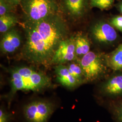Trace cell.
Returning <instances> with one entry per match:
<instances>
[{"label":"cell","instance_id":"7c38bea8","mask_svg":"<svg viewBox=\"0 0 122 122\" xmlns=\"http://www.w3.org/2000/svg\"><path fill=\"white\" fill-rule=\"evenodd\" d=\"M105 58L108 67L115 71L122 70V44Z\"/></svg>","mask_w":122,"mask_h":122},{"label":"cell","instance_id":"3957f363","mask_svg":"<svg viewBox=\"0 0 122 122\" xmlns=\"http://www.w3.org/2000/svg\"><path fill=\"white\" fill-rule=\"evenodd\" d=\"M20 4L25 21H39L59 13L57 0H22Z\"/></svg>","mask_w":122,"mask_h":122},{"label":"cell","instance_id":"5b68a950","mask_svg":"<svg viewBox=\"0 0 122 122\" xmlns=\"http://www.w3.org/2000/svg\"><path fill=\"white\" fill-rule=\"evenodd\" d=\"M55 108V104L50 100L37 99L24 106L23 115L27 122H48Z\"/></svg>","mask_w":122,"mask_h":122},{"label":"cell","instance_id":"2e32d148","mask_svg":"<svg viewBox=\"0 0 122 122\" xmlns=\"http://www.w3.org/2000/svg\"><path fill=\"white\" fill-rule=\"evenodd\" d=\"M111 111L116 122H122V99L115 101L111 105Z\"/></svg>","mask_w":122,"mask_h":122},{"label":"cell","instance_id":"277c9868","mask_svg":"<svg viewBox=\"0 0 122 122\" xmlns=\"http://www.w3.org/2000/svg\"><path fill=\"white\" fill-rule=\"evenodd\" d=\"M77 60L83 71L86 82L100 78L107 71L108 66L105 58L96 52L90 51Z\"/></svg>","mask_w":122,"mask_h":122},{"label":"cell","instance_id":"7402d4cb","mask_svg":"<svg viewBox=\"0 0 122 122\" xmlns=\"http://www.w3.org/2000/svg\"><path fill=\"white\" fill-rule=\"evenodd\" d=\"M119 10L120 11V12L122 14V3H121L119 6Z\"/></svg>","mask_w":122,"mask_h":122},{"label":"cell","instance_id":"52a82bcc","mask_svg":"<svg viewBox=\"0 0 122 122\" xmlns=\"http://www.w3.org/2000/svg\"><path fill=\"white\" fill-rule=\"evenodd\" d=\"M91 32L94 39L100 43H112L117 39L118 37L113 26L103 21L95 24L92 26Z\"/></svg>","mask_w":122,"mask_h":122},{"label":"cell","instance_id":"9a60e30c","mask_svg":"<svg viewBox=\"0 0 122 122\" xmlns=\"http://www.w3.org/2000/svg\"><path fill=\"white\" fill-rule=\"evenodd\" d=\"M70 73L81 84L86 82L83 71L78 62H71L67 66Z\"/></svg>","mask_w":122,"mask_h":122},{"label":"cell","instance_id":"8992f818","mask_svg":"<svg viewBox=\"0 0 122 122\" xmlns=\"http://www.w3.org/2000/svg\"><path fill=\"white\" fill-rule=\"evenodd\" d=\"M74 37L66 38L61 42L51 61V64H63L77 60Z\"/></svg>","mask_w":122,"mask_h":122},{"label":"cell","instance_id":"d6986e66","mask_svg":"<svg viewBox=\"0 0 122 122\" xmlns=\"http://www.w3.org/2000/svg\"><path fill=\"white\" fill-rule=\"evenodd\" d=\"M110 23L114 28L122 32V15H118L113 18Z\"/></svg>","mask_w":122,"mask_h":122},{"label":"cell","instance_id":"e0dca14e","mask_svg":"<svg viewBox=\"0 0 122 122\" xmlns=\"http://www.w3.org/2000/svg\"><path fill=\"white\" fill-rule=\"evenodd\" d=\"M114 0H90L92 7H97L100 9H106L111 6Z\"/></svg>","mask_w":122,"mask_h":122},{"label":"cell","instance_id":"30bf717a","mask_svg":"<svg viewBox=\"0 0 122 122\" xmlns=\"http://www.w3.org/2000/svg\"><path fill=\"white\" fill-rule=\"evenodd\" d=\"M21 37L19 32L15 29H11L5 33L0 41V50L4 53L15 52L21 44Z\"/></svg>","mask_w":122,"mask_h":122},{"label":"cell","instance_id":"6da1fadb","mask_svg":"<svg viewBox=\"0 0 122 122\" xmlns=\"http://www.w3.org/2000/svg\"><path fill=\"white\" fill-rule=\"evenodd\" d=\"M25 41L23 57L37 65H48L61 42L67 38L69 29L59 13L39 21L23 24Z\"/></svg>","mask_w":122,"mask_h":122},{"label":"cell","instance_id":"4fadbf2b","mask_svg":"<svg viewBox=\"0 0 122 122\" xmlns=\"http://www.w3.org/2000/svg\"><path fill=\"white\" fill-rule=\"evenodd\" d=\"M74 39L77 57H81L90 51V43L86 35L78 33L74 36Z\"/></svg>","mask_w":122,"mask_h":122},{"label":"cell","instance_id":"ffe728a7","mask_svg":"<svg viewBox=\"0 0 122 122\" xmlns=\"http://www.w3.org/2000/svg\"><path fill=\"white\" fill-rule=\"evenodd\" d=\"M10 115L3 108L0 109V122H9Z\"/></svg>","mask_w":122,"mask_h":122},{"label":"cell","instance_id":"5bb4252c","mask_svg":"<svg viewBox=\"0 0 122 122\" xmlns=\"http://www.w3.org/2000/svg\"><path fill=\"white\" fill-rule=\"evenodd\" d=\"M18 23L17 17L12 13L0 16V32L5 34L13 28Z\"/></svg>","mask_w":122,"mask_h":122},{"label":"cell","instance_id":"44dd1931","mask_svg":"<svg viewBox=\"0 0 122 122\" xmlns=\"http://www.w3.org/2000/svg\"><path fill=\"white\" fill-rule=\"evenodd\" d=\"M10 4L13 5L14 7H15L18 5L20 4L22 0H6Z\"/></svg>","mask_w":122,"mask_h":122},{"label":"cell","instance_id":"7a4b0ae2","mask_svg":"<svg viewBox=\"0 0 122 122\" xmlns=\"http://www.w3.org/2000/svg\"><path fill=\"white\" fill-rule=\"evenodd\" d=\"M9 71L10 84L9 102L19 91L39 92L51 85V80L48 76L31 67L16 66L10 69Z\"/></svg>","mask_w":122,"mask_h":122},{"label":"cell","instance_id":"ac0fdd59","mask_svg":"<svg viewBox=\"0 0 122 122\" xmlns=\"http://www.w3.org/2000/svg\"><path fill=\"white\" fill-rule=\"evenodd\" d=\"M15 8L6 0H0V16L12 13Z\"/></svg>","mask_w":122,"mask_h":122},{"label":"cell","instance_id":"ba28073f","mask_svg":"<svg viewBox=\"0 0 122 122\" xmlns=\"http://www.w3.org/2000/svg\"><path fill=\"white\" fill-rule=\"evenodd\" d=\"M101 94L110 99L122 96V72L113 75L102 83L100 87Z\"/></svg>","mask_w":122,"mask_h":122},{"label":"cell","instance_id":"8fae6325","mask_svg":"<svg viewBox=\"0 0 122 122\" xmlns=\"http://www.w3.org/2000/svg\"><path fill=\"white\" fill-rule=\"evenodd\" d=\"M54 70L57 81L62 86L73 89L82 84L70 73L67 66L63 64L57 65Z\"/></svg>","mask_w":122,"mask_h":122},{"label":"cell","instance_id":"9c48e42d","mask_svg":"<svg viewBox=\"0 0 122 122\" xmlns=\"http://www.w3.org/2000/svg\"><path fill=\"white\" fill-rule=\"evenodd\" d=\"M87 0H61V8L70 19L78 20L86 13Z\"/></svg>","mask_w":122,"mask_h":122}]
</instances>
